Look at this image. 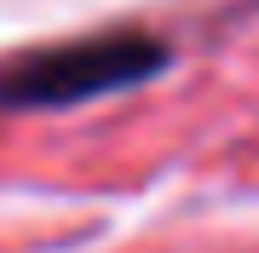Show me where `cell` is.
I'll list each match as a JSON object with an SVG mask.
<instances>
[{"mask_svg":"<svg viewBox=\"0 0 259 253\" xmlns=\"http://www.w3.org/2000/svg\"><path fill=\"white\" fill-rule=\"evenodd\" d=\"M167 46L150 35H87V40H64V46L12 58L0 69V104H81L115 86H139L144 75L161 69Z\"/></svg>","mask_w":259,"mask_h":253,"instance_id":"cell-1","label":"cell"}]
</instances>
